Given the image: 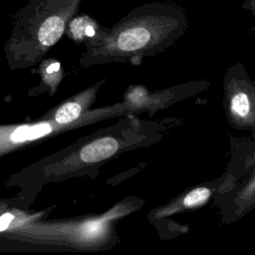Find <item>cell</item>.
I'll list each match as a JSON object with an SVG mask.
<instances>
[{
	"instance_id": "cell-2",
	"label": "cell",
	"mask_w": 255,
	"mask_h": 255,
	"mask_svg": "<svg viewBox=\"0 0 255 255\" xmlns=\"http://www.w3.org/2000/svg\"><path fill=\"white\" fill-rule=\"evenodd\" d=\"M119 148L117 139L111 136L99 138L87 145L80 151V158L85 162H96L112 156Z\"/></svg>"
},
{
	"instance_id": "cell-7",
	"label": "cell",
	"mask_w": 255,
	"mask_h": 255,
	"mask_svg": "<svg viewBox=\"0 0 255 255\" xmlns=\"http://www.w3.org/2000/svg\"><path fill=\"white\" fill-rule=\"evenodd\" d=\"M29 128L27 126L20 127L14 130V132L11 135V138L13 141H24L29 139Z\"/></svg>"
},
{
	"instance_id": "cell-1",
	"label": "cell",
	"mask_w": 255,
	"mask_h": 255,
	"mask_svg": "<svg viewBox=\"0 0 255 255\" xmlns=\"http://www.w3.org/2000/svg\"><path fill=\"white\" fill-rule=\"evenodd\" d=\"M187 28L185 10L172 2L142 4L112 28L96 29L87 58L121 59L152 54L172 44Z\"/></svg>"
},
{
	"instance_id": "cell-5",
	"label": "cell",
	"mask_w": 255,
	"mask_h": 255,
	"mask_svg": "<svg viewBox=\"0 0 255 255\" xmlns=\"http://www.w3.org/2000/svg\"><path fill=\"white\" fill-rule=\"evenodd\" d=\"M210 195V190L205 187H199L190 191L183 200V204L186 207H193L203 203Z\"/></svg>"
},
{
	"instance_id": "cell-3",
	"label": "cell",
	"mask_w": 255,
	"mask_h": 255,
	"mask_svg": "<svg viewBox=\"0 0 255 255\" xmlns=\"http://www.w3.org/2000/svg\"><path fill=\"white\" fill-rule=\"evenodd\" d=\"M82 113L81 105L77 102H69L58 109L55 120L59 124H69L77 120Z\"/></svg>"
},
{
	"instance_id": "cell-6",
	"label": "cell",
	"mask_w": 255,
	"mask_h": 255,
	"mask_svg": "<svg viewBox=\"0 0 255 255\" xmlns=\"http://www.w3.org/2000/svg\"><path fill=\"white\" fill-rule=\"evenodd\" d=\"M51 131V126L49 124H38L29 128V140L41 137Z\"/></svg>"
},
{
	"instance_id": "cell-4",
	"label": "cell",
	"mask_w": 255,
	"mask_h": 255,
	"mask_svg": "<svg viewBox=\"0 0 255 255\" xmlns=\"http://www.w3.org/2000/svg\"><path fill=\"white\" fill-rule=\"evenodd\" d=\"M232 111L241 118H246L250 113V102L248 96L244 93L236 94L231 100Z\"/></svg>"
},
{
	"instance_id": "cell-9",
	"label": "cell",
	"mask_w": 255,
	"mask_h": 255,
	"mask_svg": "<svg viewBox=\"0 0 255 255\" xmlns=\"http://www.w3.org/2000/svg\"><path fill=\"white\" fill-rule=\"evenodd\" d=\"M59 68H60V65H59V63H53V64H51L48 68H47V72L48 73H53V72H57L58 70H59Z\"/></svg>"
},
{
	"instance_id": "cell-8",
	"label": "cell",
	"mask_w": 255,
	"mask_h": 255,
	"mask_svg": "<svg viewBox=\"0 0 255 255\" xmlns=\"http://www.w3.org/2000/svg\"><path fill=\"white\" fill-rule=\"evenodd\" d=\"M12 219H13V215L10 213H6V214L0 216V231L5 230L8 227V225Z\"/></svg>"
}]
</instances>
